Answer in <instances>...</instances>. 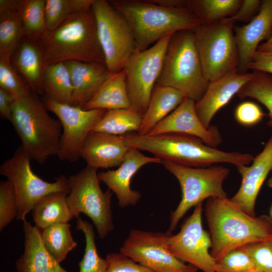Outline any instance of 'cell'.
<instances>
[{
	"mask_svg": "<svg viewBox=\"0 0 272 272\" xmlns=\"http://www.w3.org/2000/svg\"><path fill=\"white\" fill-rule=\"evenodd\" d=\"M205 215L212 240L210 254L217 262L235 249L272 239L269 216H250L228 197L208 198Z\"/></svg>",
	"mask_w": 272,
	"mask_h": 272,
	"instance_id": "1",
	"label": "cell"
},
{
	"mask_svg": "<svg viewBox=\"0 0 272 272\" xmlns=\"http://www.w3.org/2000/svg\"><path fill=\"white\" fill-rule=\"evenodd\" d=\"M129 147L146 151L162 161L191 167H207L219 163L248 165L254 159L252 154L225 152L212 148L191 135L166 133L156 135L126 134L121 135Z\"/></svg>",
	"mask_w": 272,
	"mask_h": 272,
	"instance_id": "2",
	"label": "cell"
},
{
	"mask_svg": "<svg viewBox=\"0 0 272 272\" xmlns=\"http://www.w3.org/2000/svg\"><path fill=\"white\" fill-rule=\"evenodd\" d=\"M109 2L129 24L138 50L148 48L169 34L194 31L202 24L198 16L187 8L162 6L150 0Z\"/></svg>",
	"mask_w": 272,
	"mask_h": 272,
	"instance_id": "3",
	"label": "cell"
},
{
	"mask_svg": "<svg viewBox=\"0 0 272 272\" xmlns=\"http://www.w3.org/2000/svg\"><path fill=\"white\" fill-rule=\"evenodd\" d=\"M44 67L69 61L105 63L92 7L75 14L52 31H46L37 42Z\"/></svg>",
	"mask_w": 272,
	"mask_h": 272,
	"instance_id": "4",
	"label": "cell"
},
{
	"mask_svg": "<svg viewBox=\"0 0 272 272\" xmlns=\"http://www.w3.org/2000/svg\"><path fill=\"white\" fill-rule=\"evenodd\" d=\"M47 111L32 91L16 101L12 107L11 122L20 139L21 146L31 160L40 164L57 156L62 133L60 121Z\"/></svg>",
	"mask_w": 272,
	"mask_h": 272,
	"instance_id": "5",
	"label": "cell"
},
{
	"mask_svg": "<svg viewBox=\"0 0 272 272\" xmlns=\"http://www.w3.org/2000/svg\"><path fill=\"white\" fill-rule=\"evenodd\" d=\"M209 84L197 49L194 31L175 33L170 39L156 85L176 89L196 102L203 95Z\"/></svg>",
	"mask_w": 272,
	"mask_h": 272,
	"instance_id": "6",
	"label": "cell"
},
{
	"mask_svg": "<svg viewBox=\"0 0 272 272\" xmlns=\"http://www.w3.org/2000/svg\"><path fill=\"white\" fill-rule=\"evenodd\" d=\"M165 169L178 181L181 189V199L171 213L168 234L175 230L180 220L193 207L212 197H227L223 183L230 170L223 166L213 165L207 167H191L162 160Z\"/></svg>",
	"mask_w": 272,
	"mask_h": 272,
	"instance_id": "7",
	"label": "cell"
},
{
	"mask_svg": "<svg viewBox=\"0 0 272 272\" xmlns=\"http://www.w3.org/2000/svg\"><path fill=\"white\" fill-rule=\"evenodd\" d=\"M96 169L87 166L68 178L70 191L66 202L74 218L81 213L93 222L99 237L103 239L114 229L111 210L112 192L103 191Z\"/></svg>",
	"mask_w": 272,
	"mask_h": 272,
	"instance_id": "8",
	"label": "cell"
},
{
	"mask_svg": "<svg viewBox=\"0 0 272 272\" xmlns=\"http://www.w3.org/2000/svg\"><path fill=\"white\" fill-rule=\"evenodd\" d=\"M31 158L21 146L0 166V174L12 183L18 202L17 219L24 221L27 215L44 196L56 192L69 193V179L61 175L53 182L44 180L32 170Z\"/></svg>",
	"mask_w": 272,
	"mask_h": 272,
	"instance_id": "9",
	"label": "cell"
},
{
	"mask_svg": "<svg viewBox=\"0 0 272 272\" xmlns=\"http://www.w3.org/2000/svg\"><path fill=\"white\" fill-rule=\"evenodd\" d=\"M233 26L224 19L201 24L193 31L203 73L209 83L237 70L239 54Z\"/></svg>",
	"mask_w": 272,
	"mask_h": 272,
	"instance_id": "10",
	"label": "cell"
},
{
	"mask_svg": "<svg viewBox=\"0 0 272 272\" xmlns=\"http://www.w3.org/2000/svg\"><path fill=\"white\" fill-rule=\"evenodd\" d=\"M92 9L106 66L111 74L120 72L137 50L132 29L109 1L94 0Z\"/></svg>",
	"mask_w": 272,
	"mask_h": 272,
	"instance_id": "11",
	"label": "cell"
},
{
	"mask_svg": "<svg viewBox=\"0 0 272 272\" xmlns=\"http://www.w3.org/2000/svg\"><path fill=\"white\" fill-rule=\"evenodd\" d=\"M169 34L144 50H137L125 63L128 96L132 108L142 115L162 71Z\"/></svg>",
	"mask_w": 272,
	"mask_h": 272,
	"instance_id": "12",
	"label": "cell"
},
{
	"mask_svg": "<svg viewBox=\"0 0 272 272\" xmlns=\"http://www.w3.org/2000/svg\"><path fill=\"white\" fill-rule=\"evenodd\" d=\"M43 103L48 110L57 116L61 124L58 157L61 161H78L81 157V149L86 138L106 110H85L57 102L46 97Z\"/></svg>",
	"mask_w": 272,
	"mask_h": 272,
	"instance_id": "13",
	"label": "cell"
},
{
	"mask_svg": "<svg viewBox=\"0 0 272 272\" xmlns=\"http://www.w3.org/2000/svg\"><path fill=\"white\" fill-rule=\"evenodd\" d=\"M202 202L195 207L192 214L183 222L179 232L168 234L166 245L177 258L186 262L203 272H216L217 261L209 249L212 240L202 224Z\"/></svg>",
	"mask_w": 272,
	"mask_h": 272,
	"instance_id": "14",
	"label": "cell"
},
{
	"mask_svg": "<svg viewBox=\"0 0 272 272\" xmlns=\"http://www.w3.org/2000/svg\"><path fill=\"white\" fill-rule=\"evenodd\" d=\"M168 233L132 229L120 252L156 272H196L195 267L186 264L168 249Z\"/></svg>",
	"mask_w": 272,
	"mask_h": 272,
	"instance_id": "15",
	"label": "cell"
},
{
	"mask_svg": "<svg viewBox=\"0 0 272 272\" xmlns=\"http://www.w3.org/2000/svg\"><path fill=\"white\" fill-rule=\"evenodd\" d=\"M195 102L185 97L177 107L159 122L147 135L179 133L193 136L212 148L221 144L222 138L218 127L206 128L195 109Z\"/></svg>",
	"mask_w": 272,
	"mask_h": 272,
	"instance_id": "16",
	"label": "cell"
},
{
	"mask_svg": "<svg viewBox=\"0 0 272 272\" xmlns=\"http://www.w3.org/2000/svg\"><path fill=\"white\" fill-rule=\"evenodd\" d=\"M150 163L161 164L162 160L148 157L140 150L130 148L122 164L115 170H109L98 173L100 182H103L117 198L121 208L135 205L141 197L138 191L132 190L130 182L133 175L143 166Z\"/></svg>",
	"mask_w": 272,
	"mask_h": 272,
	"instance_id": "17",
	"label": "cell"
},
{
	"mask_svg": "<svg viewBox=\"0 0 272 272\" xmlns=\"http://www.w3.org/2000/svg\"><path fill=\"white\" fill-rule=\"evenodd\" d=\"M252 162L249 166H236L242 181L238 190L230 199L245 213L255 217L257 197L263 182L272 171V136Z\"/></svg>",
	"mask_w": 272,
	"mask_h": 272,
	"instance_id": "18",
	"label": "cell"
},
{
	"mask_svg": "<svg viewBox=\"0 0 272 272\" xmlns=\"http://www.w3.org/2000/svg\"><path fill=\"white\" fill-rule=\"evenodd\" d=\"M252 73L239 74L237 70L209 83L202 97L195 103L196 113L207 128L216 113L250 80Z\"/></svg>",
	"mask_w": 272,
	"mask_h": 272,
	"instance_id": "19",
	"label": "cell"
},
{
	"mask_svg": "<svg viewBox=\"0 0 272 272\" xmlns=\"http://www.w3.org/2000/svg\"><path fill=\"white\" fill-rule=\"evenodd\" d=\"M272 0H263L258 14L247 25L235 28L240 70L248 69L260 42L271 35Z\"/></svg>",
	"mask_w": 272,
	"mask_h": 272,
	"instance_id": "20",
	"label": "cell"
},
{
	"mask_svg": "<svg viewBox=\"0 0 272 272\" xmlns=\"http://www.w3.org/2000/svg\"><path fill=\"white\" fill-rule=\"evenodd\" d=\"M129 148L121 135L91 132L83 145L81 157L95 169H107L119 166Z\"/></svg>",
	"mask_w": 272,
	"mask_h": 272,
	"instance_id": "21",
	"label": "cell"
},
{
	"mask_svg": "<svg viewBox=\"0 0 272 272\" xmlns=\"http://www.w3.org/2000/svg\"><path fill=\"white\" fill-rule=\"evenodd\" d=\"M24 253L16 260L18 272H69L46 249L42 239V230L24 221Z\"/></svg>",
	"mask_w": 272,
	"mask_h": 272,
	"instance_id": "22",
	"label": "cell"
},
{
	"mask_svg": "<svg viewBox=\"0 0 272 272\" xmlns=\"http://www.w3.org/2000/svg\"><path fill=\"white\" fill-rule=\"evenodd\" d=\"M73 88V105L83 108L109 76L106 64L78 61L65 62Z\"/></svg>",
	"mask_w": 272,
	"mask_h": 272,
	"instance_id": "23",
	"label": "cell"
},
{
	"mask_svg": "<svg viewBox=\"0 0 272 272\" xmlns=\"http://www.w3.org/2000/svg\"><path fill=\"white\" fill-rule=\"evenodd\" d=\"M14 54L13 65L31 91L45 95L42 80L44 67L38 43L24 37Z\"/></svg>",
	"mask_w": 272,
	"mask_h": 272,
	"instance_id": "24",
	"label": "cell"
},
{
	"mask_svg": "<svg viewBox=\"0 0 272 272\" xmlns=\"http://www.w3.org/2000/svg\"><path fill=\"white\" fill-rule=\"evenodd\" d=\"M185 97V95L176 89L156 85L147 109L143 115L138 134H148L159 122L175 110Z\"/></svg>",
	"mask_w": 272,
	"mask_h": 272,
	"instance_id": "25",
	"label": "cell"
},
{
	"mask_svg": "<svg viewBox=\"0 0 272 272\" xmlns=\"http://www.w3.org/2000/svg\"><path fill=\"white\" fill-rule=\"evenodd\" d=\"M132 108L128 96L124 71L110 73L83 109H119Z\"/></svg>",
	"mask_w": 272,
	"mask_h": 272,
	"instance_id": "26",
	"label": "cell"
},
{
	"mask_svg": "<svg viewBox=\"0 0 272 272\" xmlns=\"http://www.w3.org/2000/svg\"><path fill=\"white\" fill-rule=\"evenodd\" d=\"M68 193L56 192L40 199L32 210L35 225L42 231L56 223H68L74 218L66 202Z\"/></svg>",
	"mask_w": 272,
	"mask_h": 272,
	"instance_id": "27",
	"label": "cell"
},
{
	"mask_svg": "<svg viewBox=\"0 0 272 272\" xmlns=\"http://www.w3.org/2000/svg\"><path fill=\"white\" fill-rule=\"evenodd\" d=\"M42 80L45 97L60 103L73 105V88L65 62L47 65Z\"/></svg>",
	"mask_w": 272,
	"mask_h": 272,
	"instance_id": "28",
	"label": "cell"
},
{
	"mask_svg": "<svg viewBox=\"0 0 272 272\" xmlns=\"http://www.w3.org/2000/svg\"><path fill=\"white\" fill-rule=\"evenodd\" d=\"M143 115L132 108L107 110L91 132L122 135L139 131Z\"/></svg>",
	"mask_w": 272,
	"mask_h": 272,
	"instance_id": "29",
	"label": "cell"
},
{
	"mask_svg": "<svg viewBox=\"0 0 272 272\" xmlns=\"http://www.w3.org/2000/svg\"><path fill=\"white\" fill-rule=\"evenodd\" d=\"M19 10L0 13V57L11 59L25 37Z\"/></svg>",
	"mask_w": 272,
	"mask_h": 272,
	"instance_id": "30",
	"label": "cell"
},
{
	"mask_svg": "<svg viewBox=\"0 0 272 272\" xmlns=\"http://www.w3.org/2000/svg\"><path fill=\"white\" fill-rule=\"evenodd\" d=\"M187 7L193 11L202 24L220 22L232 16L240 7L239 0H193L186 1Z\"/></svg>",
	"mask_w": 272,
	"mask_h": 272,
	"instance_id": "31",
	"label": "cell"
},
{
	"mask_svg": "<svg viewBox=\"0 0 272 272\" xmlns=\"http://www.w3.org/2000/svg\"><path fill=\"white\" fill-rule=\"evenodd\" d=\"M45 0H23L19 12L25 37L37 42L46 31Z\"/></svg>",
	"mask_w": 272,
	"mask_h": 272,
	"instance_id": "32",
	"label": "cell"
},
{
	"mask_svg": "<svg viewBox=\"0 0 272 272\" xmlns=\"http://www.w3.org/2000/svg\"><path fill=\"white\" fill-rule=\"evenodd\" d=\"M42 239L46 249L59 263L77 245L68 223H56L45 228L42 231Z\"/></svg>",
	"mask_w": 272,
	"mask_h": 272,
	"instance_id": "33",
	"label": "cell"
},
{
	"mask_svg": "<svg viewBox=\"0 0 272 272\" xmlns=\"http://www.w3.org/2000/svg\"><path fill=\"white\" fill-rule=\"evenodd\" d=\"M252 77L238 91L240 99L250 98L255 99L267 109L269 119L267 125L272 128V75L254 71Z\"/></svg>",
	"mask_w": 272,
	"mask_h": 272,
	"instance_id": "34",
	"label": "cell"
},
{
	"mask_svg": "<svg viewBox=\"0 0 272 272\" xmlns=\"http://www.w3.org/2000/svg\"><path fill=\"white\" fill-rule=\"evenodd\" d=\"M94 0H45L46 31L56 28L71 16L92 7Z\"/></svg>",
	"mask_w": 272,
	"mask_h": 272,
	"instance_id": "35",
	"label": "cell"
},
{
	"mask_svg": "<svg viewBox=\"0 0 272 272\" xmlns=\"http://www.w3.org/2000/svg\"><path fill=\"white\" fill-rule=\"evenodd\" d=\"M76 229L84 233L86 242L84 255L79 263V272H106L107 262L98 253L92 225L79 218Z\"/></svg>",
	"mask_w": 272,
	"mask_h": 272,
	"instance_id": "36",
	"label": "cell"
},
{
	"mask_svg": "<svg viewBox=\"0 0 272 272\" xmlns=\"http://www.w3.org/2000/svg\"><path fill=\"white\" fill-rule=\"evenodd\" d=\"M0 88L10 94L16 101L27 96L31 90L19 76L11 59L0 57Z\"/></svg>",
	"mask_w": 272,
	"mask_h": 272,
	"instance_id": "37",
	"label": "cell"
},
{
	"mask_svg": "<svg viewBox=\"0 0 272 272\" xmlns=\"http://www.w3.org/2000/svg\"><path fill=\"white\" fill-rule=\"evenodd\" d=\"M216 272H263L243 247L235 249L217 262Z\"/></svg>",
	"mask_w": 272,
	"mask_h": 272,
	"instance_id": "38",
	"label": "cell"
},
{
	"mask_svg": "<svg viewBox=\"0 0 272 272\" xmlns=\"http://www.w3.org/2000/svg\"><path fill=\"white\" fill-rule=\"evenodd\" d=\"M18 202L13 185L7 179L0 182V230H2L16 217Z\"/></svg>",
	"mask_w": 272,
	"mask_h": 272,
	"instance_id": "39",
	"label": "cell"
},
{
	"mask_svg": "<svg viewBox=\"0 0 272 272\" xmlns=\"http://www.w3.org/2000/svg\"><path fill=\"white\" fill-rule=\"evenodd\" d=\"M242 247L263 272H272L271 240L250 244Z\"/></svg>",
	"mask_w": 272,
	"mask_h": 272,
	"instance_id": "40",
	"label": "cell"
},
{
	"mask_svg": "<svg viewBox=\"0 0 272 272\" xmlns=\"http://www.w3.org/2000/svg\"><path fill=\"white\" fill-rule=\"evenodd\" d=\"M105 259L107 262L106 272H156L120 252L108 253Z\"/></svg>",
	"mask_w": 272,
	"mask_h": 272,
	"instance_id": "41",
	"label": "cell"
},
{
	"mask_svg": "<svg viewBox=\"0 0 272 272\" xmlns=\"http://www.w3.org/2000/svg\"><path fill=\"white\" fill-rule=\"evenodd\" d=\"M234 115L238 123L245 126H252L261 122L266 114L257 104L245 101L237 106Z\"/></svg>",
	"mask_w": 272,
	"mask_h": 272,
	"instance_id": "42",
	"label": "cell"
},
{
	"mask_svg": "<svg viewBox=\"0 0 272 272\" xmlns=\"http://www.w3.org/2000/svg\"><path fill=\"white\" fill-rule=\"evenodd\" d=\"M262 3L259 0H244L237 11L231 17L224 20L234 23L236 21H244L259 10Z\"/></svg>",
	"mask_w": 272,
	"mask_h": 272,
	"instance_id": "43",
	"label": "cell"
},
{
	"mask_svg": "<svg viewBox=\"0 0 272 272\" xmlns=\"http://www.w3.org/2000/svg\"><path fill=\"white\" fill-rule=\"evenodd\" d=\"M248 69L272 75V53L257 50Z\"/></svg>",
	"mask_w": 272,
	"mask_h": 272,
	"instance_id": "44",
	"label": "cell"
},
{
	"mask_svg": "<svg viewBox=\"0 0 272 272\" xmlns=\"http://www.w3.org/2000/svg\"><path fill=\"white\" fill-rule=\"evenodd\" d=\"M15 101L10 94L0 88V116L2 119L11 122L12 107Z\"/></svg>",
	"mask_w": 272,
	"mask_h": 272,
	"instance_id": "45",
	"label": "cell"
},
{
	"mask_svg": "<svg viewBox=\"0 0 272 272\" xmlns=\"http://www.w3.org/2000/svg\"><path fill=\"white\" fill-rule=\"evenodd\" d=\"M22 1L0 0V13L7 11L19 10Z\"/></svg>",
	"mask_w": 272,
	"mask_h": 272,
	"instance_id": "46",
	"label": "cell"
},
{
	"mask_svg": "<svg viewBox=\"0 0 272 272\" xmlns=\"http://www.w3.org/2000/svg\"><path fill=\"white\" fill-rule=\"evenodd\" d=\"M257 50L262 52L272 53V34L265 42L258 46Z\"/></svg>",
	"mask_w": 272,
	"mask_h": 272,
	"instance_id": "47",
	"label": "cell"
},
{
	"mask_svg": "<svg viewBox=\"0 0 272 272\" xmlns=\"http://www.w3.org/2000/svg\"><path fill=\"white\" fill-rule=\"evenodd\" d=\"M266 185L269 188L272 189V171L271 172L270 176L266 182Z\"/></svg>",
	"mask_w": 272,
	"mask_h": 272,
	"instance_id": "48",
	"label": "cell"
},
{
	"mask_svg": "<svg viewBox=\"0 0 272 272\" xmlns=\"http://www.w3.org/2000/svg\"><path fill=\"white\" fill-rule=\"evenodd\" d=\"M269 217L272 220V205L271 206L270 210V216Z\"/></svg>",
	"mask_w": 272,
	"mask_h": 272,
	"instance_id": "49",
	"label": "cell"
},
{
	"mask_svg": "<svg viewBox=\"0 0 272 272\" xmlns=\"http://www.w3.org/2000/svg\"><path fill=\"white\" fill-rule=\"evenodd\" d=\"M271 241H272V239H271Z\"/></svg>",
	"mask_w": 272,
	"mask_h": 272,
	"instance_id": "50",
	"label": "cell"
}]
</instances>
